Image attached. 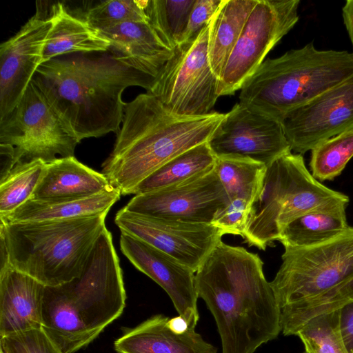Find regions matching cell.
<instances>
[{
    "instance_id": "obj_14",
    "label": "cell",
    "mask_w": 353,
    "mask_h": 353,
    "mask_svg": "<svg viewBox=\"0 0 353 353\" xmlns=\"http://www.w3.org/2000/svg\"><path fill=\"white\" fill-rule=\"evenodd\" d=\"M281 123L291 151L300 154L353 130V76L293 111Z\"/></svg>"
},
{
    "instance_id": "obj_3",
    "label": "cell",
    "mask_w": 353,
    "mask_h": 353,
    "mask_svg": "<svg viewBox=\"0 0 353 353\" xmlns=\"http://www.w3.org/2000/svg\"><path fill=\"white\" fill-rule=\"evenodd\" d=\"M225 114L177 115L146 92L125 103L121 127L101 173L121 195L185 151L208 142Z\"/></svg>"
},
{
    "instance_id": "obj_1",
    "label": "cell",
    "mask_w": 353,
    "mask_h": 353,
    "mask_svg": "<svg viewBox=\"0 0 353 353\" xmlns=\"http://www.w3.org/2000/svg\"><path fill=\"white\" fill-rule=\"evenodd\" d=\"M212 314L221 353H254L281 332V309L257 254L219 242L195 272Z\"/></svg>"
},
{
    "instance_id": "obj_30",
    "label": "cell",
    "mask_w": 353,
    "mask_h": 353,
    "mask_svg": "<svg viewBox=\"0 0 353 353\" xmlns=\"http://www.w3.org/2000/svg\"><path fill=\"white\" fill-rule=\"evenodd\" d=\"M311 151L312 176L320 181L333 180L353 157V130L330 138Z\"/></svg>"
},
{
    "instance_id": "obj_39",
    "label": "cell",
    "mask_w": 353,
    "mask_h": 353,
    "mask_svg": "<svg viewBox=\"0 0 353 353\" xmlns=\"http://www.w3.org/2000/svg\"><path fill=\"white\" fill-rule=\"evenodd\" d=\"M0 353H3L2 351L0 350Z\"/></svg>"
},
{
    "instance_id": "obj_26",
    "label": "cell",
    "mask_w": 353,
    "mask_h": 353,
    "mask_svg": "<svg viewBox=\"0 0 353 353\" xmlns=\"http://www.w3.org/2000/svg\"><path fill=\"white\" fill-rule=\"evenodd\" d=\"M349 228L345 211L314 212L290 222L278 241L284 247H309L328 241Z\"/></svg>"
},
{
    "instance_id": "obj_31",
    "label": "cell",
    "mask_w": 353,
    "mask_h": 353,
    "mask_svg": "<svg viewBox=\"0 0 353 353\" xmlns=\"http://www.w3.org/2000/svg\"><path fill=\"white\" fill-rule=\"evenodd\" d=\"M147 4L148 1L141 0L101 1L87 11L85 20L97 30L126 22L148 21Z\"/></svg>"
},
{
    "instance_id": "obj_9",
    "label": "cell",
    "mask_w": 353,
    "mask_h": 353,
    "mask_svg": "<svg viewBox=\"0 0 353 353\" xmlns=\"http://www.w3.org/2000/svg\"><path fill=\"white\" fill-rule=\"evenodd\" d=\"M210 24L194 40L174 49L154 86L147 92L177 115H206L212 112L219 97V79L208 57Z\"/></svg>"
},
{
    "instance_id": "obj_24",
    "label": "cell",
    "mask_w": 353,
    "mask_h": 353,
    "mask_svg": "<svg viewBox=\"0 0 353 353\" xmlns=\"http://www.w3.org/2000/svg\"><path fill=\"white\" fill-rule=\"evenodd\" d=\"M216 159L208 142L199 144L154 171L139 184L133 194L166 188L201 176L214 169Z\"/></svg>"
},
{
    "instance_id": "obj_8",
    "label": "cell",
    "mask_w": 353,
    "mask_h": 353,
    "mask_svg": "<svg viewBox=\"0 0 353 353\" xmlns=\"http://www.w3.org/2000/svg\"><path fill=\"white\" fill-rule=\"evenodd\" d=\"M79 143L32 81L17 106L0 119V143L14 148L16 165L73 157Z\"/></svg>"
},
{
    "instance_id": "obj_29",
    "label": "cell",
    "mask_w": 353,
    "mask_h": 353,
    "mask_svg": "<svg viewBox=\"0 0 353 353\" xmlns=\"http://www.w3.org/2000/svg\"><path fill=\"white\" fill-rule=\"evenodd\" d=\"M341 310L316 316L297 332L307 353H348L341 330Z\"/></svg>"
},
{
    "instance_id": "obj_38",
    "label": "cell",
    "mask_w": 353,
    "mask_h": 353,
    "mask_svg": "<svg viewBox=\"0 0 353 353\" xmlns=\"http://www.w3.org/2000/svg\"><path fill=\"white\" fill-rule=\"evenodd\" d=\"M349 353H353V350H352V351H351V352H350Z\"/></svg>"
},
{
    "instance_id": "obj_11",
    "label": "cell",
    "mask_w": 353,
    "mask_h": 353,
    "mask_svg": "<svg viewBox=\"0 0 353 353\" xmlns=\"http://www.w3.org/2000/svg\"><path fill=\"white\" fill-rule=\"evenodd\" d=\"M114 223L121 232L159 249L194 272L223 236L212 224L157 218L124 208L117 212Z\"/></svg>"
},
{
    "instance_id": "obj_10",
    "label": "cell",
    "mask_w": 353,
    "mask_h": 353,
    "mask_svg": "<svg viewBox=\"0 0 353 353\" xmlns=\"http://www.w3.org/2000/svg\"><path fill=\"white\" fill-rule=\"evenodd\" d=\"M300 2L258 0L219 79V97L241 90L268 52L294 28L299 19Z\"/></svg>"
},
{
    "instance_id": "obj_6",
    "label": "cell",
    "mask_w": 353,
    "mask_h": 353,
    "mask_svg": "<svg viewBox=\"0 0 353 353\" xmlns=\"http://www.w3.org/2000/svg\"><path fill=\"white\" fill-rule=\"evenodd\" d=\"M107 214L64 220L1 221L0 241L14 268L45 286H57L81 274L106 229Z\"/></svg>"
},
{
    "instance_id": "obj_7",
    "label": "cell",
    "mask_w": 353,
    "mask_h": 353,
    "mask_svg": "<svg viewBox=\"0 0 353 353\" xmlns=\"http://www.w3.org/2000/svg\"><path fill=\"white\" fill-rule=\"evenodd\" d=\"M270 282L280 309L332 292L353 281V228L322 243L284 247Z\"/></svg>"
},
{
    "instance_id": "obj_25",
    "label": "cell",
    "mask_w": 353,
    "mask_h": 353,
    "mask_svg": "<svg viewBox=\"0 0 353 353\" xmlns=\"http://www.w3.org/2000/svg\"><path fill=\"white\" fill-rule=\"evenodd\" d=\"M267 166L239 156L216 157L214 170L230 201L240 199L250 205L258 199Z\"/></svg>"
},
{
    "instance_id": "obj_34",
    "label": "cell",
    "mask_w": 353,
    "mask_h": 353,
    "mask_svg": "<svg viewBox=\"0 0 353 353\" xmlns=\"http://www.w3.org/2000/svg\"><path fill=\"white\" fill-rule=\"evenodd\" d=\"M221 2L222 0L195 1L181 43L192 41L199 35L210 23Z\"/></svg>"
},
{
    "instance_id": "obj_35",
    "label": "cell",
    "mask_w": 353,
    "mask_h": 353,
    "mask_svg": "<svg viewBox=\"0 0 353 353\" xmlns=\"http://www.w3.org/2000/svg\"><path fill=\"white\" fill-rule=\"evenodd\" d=\"M341 330L348 353L353 350V301L340 308Z\"/></svg>"
},
{
    "instance_id": "obj_17",
    "label": "cell",
    "mask_w": 353,
    "mask_h": 353,
    "mask_svg": "<svg viewBox=\"0 0 353 353\" xmlns=\"http://www.w3.org/2000/svg\"><path fill=\"white\" fill-rule=\"evenodd\" d=\"M0 268V338L41 329L46 286L10 263Z\"/></svg>"
},
{
    "instance_id": "obj_23",
    "label": "cell",
    "mask_w": 353,
    "mask_h": 353,
    "mask_svg": "<svg viewBox=\"0 0 353 353\" xmlns=\"http://www.w3.org/2000/svg\"><path fill=\"white\" fill-rule=\"evenodd\" d=\"M257 1L222 0L211 20L208 57L212 71L219 79Z\"/></svg>"
},
{
    "instance_id": "obj_21",
    "label": "cell",
    "mask_w": 353,
    "mask_h": 353,
    "mask_svg": "<svg viewBox=\"0 0 353 353\" xmlns=\"http://www.w3.org/2000/svg\"><path fill=\"white\" fill-rule=\"evenodd\" d=\"M120 191L112 187L94 195L72 199L34 201L29 199L5 218L6 223L64 220L108 213L119 200Z\"/></svg>"
},
{
    "instance_id": "obj_22",
    "label": "cell",
    "mask_w": 353,
    "mask_h": 353,
    "mask_svg": "<svg viewBox=\"0 0 353 353\" xmlns=\"http://www.w3.org/2000/svg\"><path fill=\"white\" fill-rule=\"evenodd\" d=\"M52 26L43 54V63L74 52H105L109 42L85 19L72 15L57 2L52 7Z\"/></svg>"
},
{
    "instance_id": "obj_28",
    "label": "cell",
    "mask_w": 353,
    "mask_h": 353,
    "mask_svg": "<svg viewBox=\"0 0 353 353\" xmlns=\"http://www.w3.org/2000/svg\"><path fill=\"white\" fill-rule=\"evenodd\" d=\"M46 164L41 160L19 163L0 181V219L10 215L31 199Z\"/></svg>"
},
{
    "instance_id": "obj_18",
    "label": "cell",
    "mask_w": 353,
    "mask_h": 353,
    "mask_svg": "<svg viewBox=\"0 0 353 353\" xmlns=\"http://www.w3.org/2000/svg\"><path fill=\"white\" fill-rule=\"evenodd\" d=\"M98 31L109 42L115 59L157 80L174 51L149 21L126 22Z\"/></svg>"
},
{
    "instance_id": "obj_19",
    "label": "cell",
    "mask_w": 353,
    "mask_h": 353,
    "mask_svg": "<svg viewBox=\"0 0 353 353\" xmlns=\"http://www.w3.org/2000/svg\"><path fill=\"white\" fill-rule=\"evenodd\" d=\"M169 318L155 314L132 328H127L114 343L117 353H217V348L190 327L174 331Z\"/></svg>"
},
{
    "instance_id": "obj_20",
    "label": "cell",
    "mask_w": 353,
    "mask_h": 353,
    "mask_svg": "<svg viewBox=\"0 0 353 353\" xmlns=\"http://www.w3.org/2000/svg\"><path fill=\"white\" fill-rule=\"evenodd\" d=\"M102 174L79 162L74 156L46 164L31 200L56 201L88 197L112 188Z\"/></svg>"
},
{
    "instance_id": "obj_27",
    "label": "cell",
    "mask_w": 353,
    "mask_h": 353,
    "mask_svg": "<svg viewBox=\"0 0 353 353\" xmlns=\"http://www.w3.org/2000/svg\"><path fill=\"white\" fill-rule=\"evenodd\" d=\"M195 1H148L145 12L149 23L161 39L172 50L183 41Z\"/></svg>"
},
{
    "instance_id": "obj_16",
    "label": "cell",
    "mask_w": 353,
    "mask_h": 353,
    "mask_svg": "<svg viewBox=\"0 0 353 353\" xmlns=\"http://www.w3.org/2000/svg\"><path fill=\"white\" fill-rule=\"evenodd\" d=\"M119 243L121 252L134 266L161 287L178 314L196 327L199 314L195 272L170 255L127 233L121 232Z\"/></svg>"
},
{
    "instance_id": "obj_15",
    "label": "cell",
    "mask_w": 353,
    "mask_h": 353,
    "mask_svg": "<svg viewBox=\"0 0 353 353\" xmlns=\"http://www.w3.org/2000/svg\"><path fill=\"white\" fill-rule=\"evenodd\" d=\"M50 17L36 12L11 38L0 46V119L17 106L42 64L50 30Z\"/></svg>"
},
{
    "instance_id": "obj_4",
    "label": "cell",
    "mask_w": 353,
    "mask_h": 353,
    "mask_svg": "<svg viewBox=\"0 0 353 353\" xmlns=\"http://www.w3.org/2000/svg\"><path fill=\"white\" fill-rule=\"evenodd\" d=\"M125 300L122 270L105 229L79 276L45 287L41 329L62 353H74L122 314Z\"/></svg>"
},
{
    "instance_id": "obj_36",
    "label": "cell",
    "mask_w": 353,
    "mask_h": 353,
    "mask_svg": "<svg viewBox=\"0 0 353 353\" xmlns=\"http://www.w3.org/2000/svg\"><path fill=\"white\" fill-rule=\"evenodd\" d=\"M342 18L353 48V0L345 2L342 7Z\"/></svg>"
},
{
    "instance_id": "obj_32",
    "label": "cell",
    "mask_w": 353,
    "mask_h": 353,
    "mask_svg": "<svg viewBox=\"0 0 353 353\" xmlns=\"http://www.w3.org/2000/svg\"><path fill=\"white\" fill-rule=\"evenodd\" d=\"M0 350L3 353H62L42 329L1 337Z\"/></svg>"
},
{
    "instance_id": "obj_33",
    "label": "cell",
    "mask_w": 353,
    "mask_h": 353,
    "mask_svg": "<svg viewBox=\"0 0 353 353\" xmlns=\"http://www.w3.org/2000/svg\"><path fill=\"white\" fill-rule=\"evenodd\" d=\"M252 206L246 201L235 199L216 214L212 225L222 234L238 235L243 237Z\"/></svg>"
},
{
    "instance_id": "obj_12",
    "label": "cell",
    "mask_w": 353,
    "mask_h": 353,
    "mask_svg": "<svg viewBox=\"0 0 353 353\" xmlns=\"http://www.w3.org/2000/svg\"><path fill=\"white\" fill-rule=\"evenodd\" d=\"M230 200L214 170L182 183L136 194L123 208L143 215L211 224Z\"/></svg>"
},
{
    "instance_id": "obj_13",
    "label": "cell",
    "mask_w": 353,
    "mask_h": 353,
    "mask_svg": "<svg viewBox=\"0 0 353 353\" xmlns=\"http://www.w3.org/2000/svg\"><path fill=\"white\" fill-rule=\"evenodd\" d=\"M216 157L239 156L266 166L291 152L282 123L236 103L208 141Z\"/></svg>"
},
{
    "instance_id": "obj_40",
    "label": "cell",
    "mask_w": 353,
    "mask_h": 353,
    "mask_svg": "<svg viewBox=\"0 0 353 353\" xmlns=\"http://www.w3.org/2000/svg\"><path fill=\"white\" fill-rule=\"evenodd\" d=\"M303 353H307V352H304Z\"/></svg>"
},
{
    "instance_id": "obj_2",
    "label": "cell",
    "mask_w": 353,
    "mask_h": 353,
    "mask_svg": "<svg viewBox=\"0 0 353 353\" xmlns=\"http://www.w3.org/2000/svg\"><path fill=\"white\" fill-rule=\"evenodd\" d=\"M33 83L67 130L79 142L119 132L124 107L121 96L130 86L149 92L157 79L112 56L98 59H53L37 69Z\"/></svg>"
},
{
    "instance_id": "obj_5",
    "label": "cell",
    "mask_w": 353,
    "mask_h": 353,
    "mask_svg": "<svg viewBox=\"0 0 353 353\" xmlns=\"http://www.w3.org/2000/svg\"><path fill=\"white\" fill-rule=\"evenodd\" d=\"M353 76V53L313 42L265 60L241 88L239 103L282 122L288 114Z\"/></svg>"
},
{
    "instance_id": "obj_37",
    "label": "cell",
    "mask_w": 353,
    "mask_h": 353,
    "mask_svg": "<svg viewBox=\"0 0 353 353\" xmlns=\"http://www.w3.org/2000/svg\"><path fill=\"white\" fill-rule=\"evenodd\" d=\"M337 294L345 303L353 301V281L341 287Z\"/></svg>"
}]
</instances>
